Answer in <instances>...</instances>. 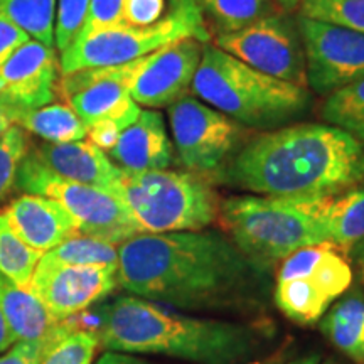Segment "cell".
Returning <instances> with one entry per match:
<instances>
[{"instance_id": "cell-26", "label": "cell", "mask_w": 364, "mask_h": 364, "mask_svg": "<svg viewBox=\"0 0 364 364\" xmlns=\"http://www.w3.org/2000/svg\"><path fill=\"white\" fill-rule=\"evenodd\" d=\"M58 0H0V14L21 27L31 39L54 46Z\"/></svg>"}, {"instance_id": "cell-2", "label": "cell", "mask_w": 364, "mask_h": 364, "mask_svg": "<svg viewBox=\"0 0 364 364\" xmlns=\"http://www.w3.org/2000/svg\"><path fill=\"white\" fill-rule=\"evenodd\" d=\"M216 177L258 196H338L364 179V144L329 124L284 125L245 144Z\"/></svg>"}, {"instance_id": "cell-14", "label": "cell", "mask_w": 364, "mask_h": 364, "mask_svg": "<svg viewBox=\"0 0 364 364\" xmlns=\"http://www.w3.org/2000/svg\"><path fill=\"white\" fill-rule=\"evenodd\" d=\"M59 59L54 48L27 41L0 66V107L14 112L34 110L58 97Z\"/></svg>"}, {"instance_id": "cell-7", "label": "cell", "mask_w": 364, "mask_h": 364, "mask_svg": "<svg viewBox=\"0 0 364 364\" xmlns=\"http://www.w3.org/2000/svg\"><path fill=\"white\" fill-rule=\"evenodd\" d=\"M16 188L27 194L53 199L75 220L78 233L93 236L113 245H122L139 233L127 208L108 191L63 179L48 171L29 152L22 159Z\"/></svg>"}, {"instance_id": "cell-5", "label": "cell", "mask_w": 364, "mask_h": 364, "mask_svg": "<svg viewBox=\"0 0 364 364\" xmlns=\"http://www.w3.org/2000/svg\"><path fill=\"white\" fill-rule=\"evenodd\" d=\"M327 198H280L245 194L220 206L223 230L252 260L270 268L304 247L329 243Z\"/></svg>"}, {"instance_id": "cell-24", "label": "cell", "mask_w": 364, "mask_h": 364, "mask_svg": "<svg viewBox=\"0 0 364 364\" xmlns=\"http://www.w3.org/2000/svg\"><path fill=\"white\" fill-rule=\"evenodd\" d=\"M273 302L287 318L299 326L316 324L331 306L311 279L277 280Z\"/></svg>"}, {"instance_id": "cell-32", "label": "cell", "mask_w": 364, "mask_h": 364, "mask_svg": "<svg viewBox=\"0 0 364 364\" xmlns=\"http://www.w3.org/2000/svg\"><path fill=\"white\" fill-rule=\"evenodd\" d=\"M27 152L29 142L21 127L12 125L0 136V203L16 186L17 171Z\"/></svg>"}, {"instance_id": "cell-12", "label": "cell", "mask_w": 364, "mask_h": 364, "mask_svg": "<svg viewBox=\"0 0 364 364\" xmlns=\"http://www.w3.org/2000/svg\"><path fill=\"white\" fill-rule=\"evenodd\" d=\"M117 285V267L49 265L39 260L27 290L63 322L110 295Z\"/></svg>"}, {"instance_id": "cell-35", "label": "cell", "mask_w": 364, "mask_h": 364, "mask_svg": "<svg viewBox=\"0 0 364 364\" xmlns=\"http://www.w3.org/2000/svg\"><path fill=\"white\" fill-rule=\"evenodd\" d=\"M122 2L124 0H91L88 16H86L80 36L107 29V27H115L118 24V17H120Z\"/></svg>"}, {"instance_id": "cell-45", "label": "cell", "mask_w": 364, "mask_h": 364, "mask_svg": "<svg viewBox=\"0 0 364 364\" xmlns=\"http://www.w3.org/2000/svg\"><path fill=\"white\" fill-rule=\"evenodd\" d=\"M268 364H280L279 361H272V363H268Z\"/></svg>"}, {"instance_id": "cell-39", "label": "cell", "mask_w": 364, "mask_h": 364, "mask_svg": "<svg viewBox=\"0 0 364 364\" xmlns=\"http://www.w3.org/2000/svg\"><path fill=\"white\" fill-rule=\"evenodd\" d=\"M14 343H16V338L12 336V332L7 326L6 317H4L2 311H0V354L6 353Z\"/></svg>"}, {"instance_id": "cell-28", "label": "cell", "mask_w": 364, "mask_h": 364, "mask_svg": "<svg viewBox=\"0 0 364 364\" xmlns=\"http://www.w3.org/2000/svg\"><path fill=\"white\" fill-rule=\"evenodd\" d=\"M199 4L220 34L245 29L282 11L272 0H199Z\"/></svg>"}, {"instance_id": "cell-10", "label": "cell", "mask_w": 364, "mask_h": 364, "mask_svg": "<svg viewBox=\"0 0 364 364\" xmlns=\"http://www.w3.org/2000/svg\"><path fill=\"white\" fill-rule=\"evenodd\" d=\"M203 48L204 44L194 38L179 39L135 61L115 66L117 76L139 107L152 110L171 107L188 97Z\"/></svg>"}, {"instance_id": "cell-11", "label": "cell", "mask_w": 364, "mask_h": 364, "mask_svg": "<svg viewBox=\"0 0 364 364\" xmlns=\"http://www.w3.org/2000/svg\"><path fill=\"white\" fill-rule=\"evenodd\" d=\"M297 26L306 53L309 90L329 95L364 78V34L302 16Z\"/></svg>"}, {"instance_id": "cell-38", "label": "cell", "mask_w": 364, "mask_h": 364, "mask_svg": "<svg viewBox=\"0 0 364 364\" xmlns=\"http://www.w3.org/2000/svg\"><path fill=\"white\" fill-rule=\"evenodd\" d=\"M97 364H157V363L147 361V359H142V358H136L134 354L108 351L98 359Z\"/></svg>"}, {"instance_id": "cell-33", "label": "cell", "mask_w": 364, "mask_h": 364, "mask_svg": "<svg viewBox=\"0 0 364 364\" xmlns=\"http://www.w3.org/2000/svg\"><path fill=\"white\" fill-rule=\"evenodd\" d=\"M90 2L91 0H58L54 46L59 54L65 53L80 36L88 16Z\"/></svg>"}, {"instance_id": "cell-27", "label": "cell", "mask_w": 364, "mask_h": 364, "mask_svg": "<svg viewBox=\"0 0 364 364\" xmlns=\"http://www.w3.org/2000/svg\"><path fill=\"white\" fill-rule=\"evenodd\" d=\"M318 115L364 144V78L327 95Z\"/></svg>"}, {"instance_id": "cell-6", "label": "cell", "mask_w": 364, "mask_h": 364, "mask_svg": "<svg viewBox=\"0 0 364 364\" xmlns=\"http://www.w3.org/2000/svg\"><path fill=\"white\" fill-rule=\"evenodd\" d=\"M110 193L127 208L140 235L201 231L220 216L216 191L193 172L122 171Z\"/></svg>"}, {"instance_id": "cell-8", "label": "cell", "mask_w": 364, "mask_h": 364, "mask_svg": "<svg viewBox=\"0 0 364 364\" xmlns=\"http://www.w3.org/2000/svg\"><path fill=\"white\" fill-rule=\"evenodd\" d=\"M167 112L177 157L193 174L218 176L241 149L243 127L199 98L177 100Z\"/></svg>"}, {"instance_id": "cell-29", "label": "cell", "mask_w": 364, "mask_h": 364, "mask_svg": "<svg viewBox=\"0 0 364 364\" xmlns=\"http://www.w3.org/2000/svg\"><path fill=\"white\" fill-rule=\"evenodd\" d=\"M41 257L43 253L27 247L0 215V273L27 290Z\"/></svg>"}, {"instance_id": "cell-1", "label": "cell", "mask_w": 364, "mask_h": 364, "mask_svg": "<svg viewBox=\"0 0 364 364\" xmlns=\"http://www.w3.org/2000/svg\"><path fill=\"white\" fill-rule=\"evenodd\" d=\"M270 268L215 231L135 235L118 247L127 292L193 312H260L273 297Z\"/></svg>"}, {"instance_id": "cell-20", "label": "cell", "mask_w": 364, "mask_h": 364, "mask_svg": "<svg viewBox=\"0 0 364 364\" xmlns=\"http://www.w3.org/2000/svg\"><path fill=\"white\" fill-rule=\"evenodd\" d=\"M0 311L16 341H41L66 331V321L54 318L29 290L21 289L0 273Z\"/></svg>"}, {"instance_id": "cell-22", "label": "cell", "mask_w": 364, "mask_h": 364, "mask_svg": "<svg viewBox=\"0 0 364 364\" xmlns=\"http://www.w3.org/2000/svg\"><path fill=\"white\" fill-rule=\"evenodd\" d=\"M12 125L41 136L49 144H66L86 139V125L68 103H49L34 110L14 112Z\"/></svg>"}, {"instance_id": "cell-23", "label": "cell", "mask_w": 364, "mask_h": 364, "mask_svg": "<svg viewBox=\"0 0 364 364\" xmlns=\"http://www.w3.org/2000/svg\"><path fill=\"white\" fill-rule=\"evenodd\" d=\"M329 243L353 255L364 247V188L348 189L332 198L327 209Z\"/></svg>"}, {"instance_id": "cell-40", "label": "cell", "mask_w": 364, "mask_h": 364, "mask_svg": "<svg viewBox=\"0 0 364 364\" xmlns=\"http://www.w3.org/2000/svg\"><path fill=\"white\" fill-rule=\"evenodd\" d=\"M272 2L277 4L282 11H294V9L300 7L304 0H272Z\"/></svg>"}, {"instance_id": "cell-17", "label": "cell", "mask_w": 364, "mask_h": 364, "mask_svg": "<svg viewBox=\"0 0 364 364\" xmlns=\"http://www.w3.org/2000/svg\"><path fill=\"white\" fill-rule=\"evenodd\" d=\"M110 161L124 172H149L169 169L174 161V145L167 134L162 113L142 110L129 129L124 130Z\"/></svg>"}, {"instance_id": "cell-30", "label": "cell", "mask_w": 364, "mask_h": 364, "mask_svg": "<svg viewBox=\"0 0 364 364\" xmlns=\"http://www.w3.org/2000/svg\"><path fill=\"white\" fill-rule=\"evenodd\" d=\"M300 16L364 34V0H304Z\"/></svg>"}, {"instance_id": "cell-3", "label": "cell", "mask_w": 364, "mask_h": 364, "mask_svg": "<svg viewBox=\"0 0 364 364\" xmlns=\"http://www.w3.org/2000/svg\"><path fill=\"white\" fill-rule=\"evenodd\" d=\"M262 338L257 327L245 322L166 311L142 297L113 300L98 332L107 351L191 364H247L260 353Z\"/></svg>"}, {"instance_id": "cell-42", "label": "cell", "mask_w": 364, "mask_h": 364, "mask_svg": "<svg viewBox=\"0 0 364 364\" xmlns=\"http://www.w3.org/2000/svg\"><path fill=\"white\" fill-rule=\"evenodd\" d=\"M353 255H356V260L359 265V277H361V284L364 287V247H361L359 250H356Z\"/></svg>"}, {"instance_id": "cell-21", "label": "cell", "mask_w": 364, "mask_h": 364, "mask_svg": "<svg viewBox=\"0 0 364 364\" xmlns=\"http://www.w3.org/2000/svg\"><path fill=\"white\" fill-rule=\"evenodd\" d=\"M321 331L336 349L358 364H364V294L359 289L344 294L329 309Z\"/></svg>"}, {"instance_id": "cell-15", "label": "cell", "mask_w": 364, "mask_h": 364, "mask_svg": "<svg viewBox=\"0 0 364 364\" xmlns=\"http://www.w3.org/2000/svg\"><path fill=\"white\" fill-rule=\"evenodd\" d=\"M58 95L66 100L86 127L103 120L134 124L142 108L118 80L115 66L85 70L63 76Z\"/></svg>"}, {"instance_id": "cell-44", "label": "cell", "mask_w": 364, "mask_h": 364, "mask_svg": "<svg viewBox=\"0 0 364 364\" xmlns=\"http://www.w3.org/2000/svg\"><path fill=\"white\" fill-rule=\"evenodd\" d=\"M322 364H339V363L334 361V359H327V361H324Z\"/></svg>"}, {"instance_id": "cell-31", "label": "cell", "mask_w": 364, "mask_h": 364, "mask_svg": "<svg viewBox=\"0 0 364 364\" xmlns=\"http://www.w3.org/2000/svg\"><path fill=\"white\" fill-rule=\"evenodd\" d=\"M98 346L97 332L73 329L49 349L43 364H91Z\"/></svg>"}, {"instance_id": "cell-9", "label": "cell", "mask_w": 364, "mask_h": 364, "mask_svg": "<svg viewBox=\"0 0 364 364\" xmlns=\"http://www.w3.org/2000/svg\"><path fill=\"white\" fill-rule=\"evenodd\" d=\"M215 46L253 70L307 88L302 36L297 21L284 14L265 17L235 33L218 34Z\"/></svg>"}, {"instance_id": "cell-37", "label": "cell", "mask_w": 364, "mask_h": 364, "mask_svg": "<svg viewBox=\"0 0 364 364\" xmlns=\"http://www.w3.org/2000/svg\"><path fill=\"white\" fill-rule=\"evenodd\" d=\"M27 41H31L29 36L0 14V66Z\"/></svg>"}, {"instance_id": "cell-43", "label": "cell", "mask_w": 364, "mask_h": 364, "mask_svg": "<svg viewBox=\"0 0 364 364\" xmlns=\"http://www.w3.org/2000/svg\"><path fill=\"white\" fill-rule=\"evenodd\" d=\"M289 364H318V356H317V354H312V356L295 359V361L289 363Z\"/></svg>"}, {"instance_id": "cell-13", "label": "cell", "mask_w": 364, "mask_h": 364, "mask_svg": "<svg viewBox=\"0 0 364 364\" xmlns=\"http://www.w3.org/2000/svg\"><path fill=\"white\" fill-rule=\"evenodd\" d=\"M179 39H186V36L167 29L142 31L122 26L78 36L59 58L61 76L127 65Z\"/></svg>"}, {"instance_id": "cell-19", "label": "cell", "mask_w": 364, "mask_h": 364, "mask_svg": "<svg viewBox=\"0 0 364 364\" xmlns=\"http://www.w3.org/2000/svg\"><path fill=\"white\" fill-rule=\"evenodd\" d=\"M117 26L174 31L203 44L211 39L199 0H124Z\"/></svg>"}, {"instance_id": "cell-4", "label": "cell", "mask_w": 364, "mask_h": 364, "mask_svg": "<svg viewBox=\"0 0 364 364\" xmlns=\"http://www.w3.org/2000/svg\"><path fill=\"white\" fill-rule=\"evenodd\" d=\"M191 91L241 127L260 130L280 129L312 103L306 86L253 70L215 44H204Z\"/></svg>"}, {"instance_id": "cell-25", "label": "cell", "mask_w": 364, "mask_h": 364, "mask_svg": "<svg viewBox=\"0 0 364 364\" xmlns=\"http://www.w3.org/2000/svg\"><path fill=\"white\" fill-rule=\"evenodd\" d=\"M49 265L118 267V248L108 241L86 235H75L41 257Z\"/></svg>"}, {"instance_id": "cell-16", "label": "cell", "mask_w": 364, "mask_h": 364, "mask_svg": "<svg viewBox=\"0 0 364 364\" xmlns=\"http://www.w3.org/2000/svg\"><path fill=\"white\" fill-rule=\"evenodd\" d=\"M7 225L27 247L48 253L78 235V226L61 204L39 194H22L0 211Z\"/></svg>"}, {"instance_id": "cell-18", "label": "cell", "mask_w": 364, "mask_h": 364, "mask_svg": "<svg viewBox=\"0 0 364 364\" xmlns=\"http://www.w3.org/2000/svg\"><path fill=\"white\" fill-rule=\"evenodd\" d=\"M36 161L63 179L93 186L110 193L122 171L110 157L88 140L66 144H43L29 150Z\"/></svg>"}, {"instance_id": "cell-34", "label": "cell", "mask_w": 364, "mask_h": 364, "mask_svg": "<svg viewBox=\"0 0 364 364\" xmlns=\"http://www.w3.org/2000/svg\"><path fill=\"white\" fill-rule=\"evenodd\" d=\"M75 329V327H68L66 331L59 332L53 338L41 339V341H19V343L12 344L6 353L0 356V364H43L46 354L54 344L58 343L63 336Z\"/></svg>"}, {"instance_id": "cell-36", "label": "cell", "mask_w": 364, "mask_h": 364, "mask_svg": "<svg viewBox=\"0 0 364 364\" xmlns=\"http://www.w3.org/2000/svg\"><path fill=\"white\" fill-rule=\"evenodd\" d=\"M132 124L122 120H103L97 122V124L86 127V139L95 147H98L103 152H110L115 147V144L124 134L125 129H129Z\"/></svg>"}, {"instance_id": "cell-41", "label": "cell", "mask_w": 364, "mask_h": 364, "mask_svg": "<svg viewBox=\"0 0 364 364\" xmlns=\"http://www.w3.org/2000/svg\"><path fill=\"white\" fill-rule=\"evenodd\" d=\"M11 127H12L11 118H9L6 110H4V108L0 107V136L6 134V132L11 129Z\"/></svg>"}]
</instances>
